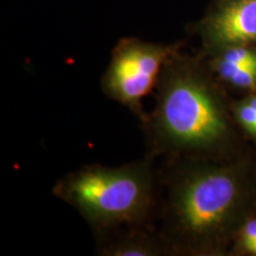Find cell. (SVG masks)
<instances>
[{
    "mask_svg": "<svg viewBox=\"0 0 256 256\" xmlns=\"http://www.w3.org/2000/svg\"><path fill=\"white\" fill-rule=\"evenodd\" d=\"M252 200V177L242 162L185 160L168 184L160 235L172 254H216L248 216Z\"/></svg>",
    "mask_w": 256,
    "mask_h": 256,
    "instance_id": "cell-1",
    "label": "cell"
},
{
    "mask_svg": "<svg viewBox=\"0 0 256 256\" xmlns=\"http://www.w3.org/2000/svg\"><path fill=\"white\" fill-rule=\"evenodd\" d=\"M156 87V108L144 121L156 153L198 160L229 142L228 114L198 60L179 50L166 62Z\"/></svg>",
    "mask_w": 256,
    "mask_h": 256,
    "instance_id": "cell-2",
    "label": "cell"
},
{
    "mask_svg": "<svg viewBox=\"0 0 256 256\" xmlns=\"http://www.w3.org/2000/svg\"><path fill=\"white\" fill-rule=\"evenodd\" d=\"M52 192L92 228L106 232L147 218L154 206V176L147 162L116 168L89 165L63 177Z\"/></svg>",
    "mask_w": 256,
    "mask_h": 256,
    "instance_id": "cell-3",
    "label": "cell"
},
{
    "mask_svg": "<svg viewBox=\"0 0 256 256\" xmlns=\"http://www.w3.org/2000/svg\"><path fill=\"white\" fill-rule=\"evenodd\" d=\"M182 48V42L160 44L136 37L121 38L102 76V90L145 121L142 98L156 86L166 62Z\"/></svg>",
    "mask_w": 256,
    "mask_h": 256,
    "instance_id": "cell-4",
    "label": "cell"
},
{
    "mask_svg": "<svg viewBox=\"0 0 256 256\" xmlns=\"http://www.w3.org/2000/svg\"><path fill=\"white\" fill-rule=\"evenodd\" d=\"M190 31L200 38L202 52L206 56L229 46L256 44V0L212 4Z\"/></svg>",
    "mask_w": 256,
    "mask_h": 256,
    "instance_id": "cell-5",
    "label": "cell"
},
{
    "mask_svg": "<svg viewBox=\"0 0 256 256\" xmlns=\"http://www.w3.org/2000/svg\"><path fill=\"white\" fill-rule=\"evenodd\" d=\"M98 252L107 256H160L172 254V250L162 235L128 232L106 240Z\"/></svg>",
    "mask_w": 256,
    "mask_h": 256,
    "instance_id": "cell-6",
    "label": "cell"
},
{
    "mask_svg": "<svg viewBox=\"0 0 256 256\" xmlns=\"http://www.w3.org/2000/svg\"><path fill=\"white\" fill-rule=\"evenodd\" d=\"M209 66L226 84L240 90H256V66H235L210 58Z\"/></svg>",
    "mask_w": 256,
    "mask_h": 256,
    "instance_id": "cell-7",
    "label": "cell"
},
{
    "mask_svg": "<svg viewBox=\"0 0 256 256\" xmlns=\"http://www.w3.org/2000/svg\"><path fill=\"white\" fill-rule=\"evenodd\" d=\"M232 240L236 254L256 256V216L246 217L236 228Z\"/></svg>",
    "mask_w": 256,
    "mask_h": 256,
    "instance_id": "cell-8",
    "label": "cell"
},
{
    "mask_svg": "<svg viewBox=\"0 0 256 256\" xmlns=\"http://www.w3.org/2000/svg\"><path fill=\"white\" fill-rule=\"evenodd\" d=\"M235 120L249 136L256 138V108L243 98L234 107Z\"/></svg>",
    "mask_w": 256,
    "mask_h": 256,
    "instance_id": "cell-9",
    "label": "cell"
},
{
    "mask_svg": "<svg viewBox=\"0 0 256 256\" xmlns=\"http://www.w3.org/2000/svg\"><path fill=\"white\" fill-rule=\"evenodd\" d=\"M246 100H247L252 107L256 108V95H249L248 98H246Z\"/></svg>",
    "mask_w": 256,
    "mask_h": 256,
    "instance_id": "cell-10",
    "label": "cell"
},
{
    "mask_svg": "<svg viewBox=\"0 0 256 256\" xmlns=\"http://www.w3.org/2000/svg\"><path fill=\"white\" fill-rule=\"evenodd\" d=\"M228 2V0H214L212 4H220V2Z\"/></svg>",
    "mask_w": 256,
    "mask_h": 256,
    "instance_id": "cell-11",
    "label": "cell"
}]
</instances>
